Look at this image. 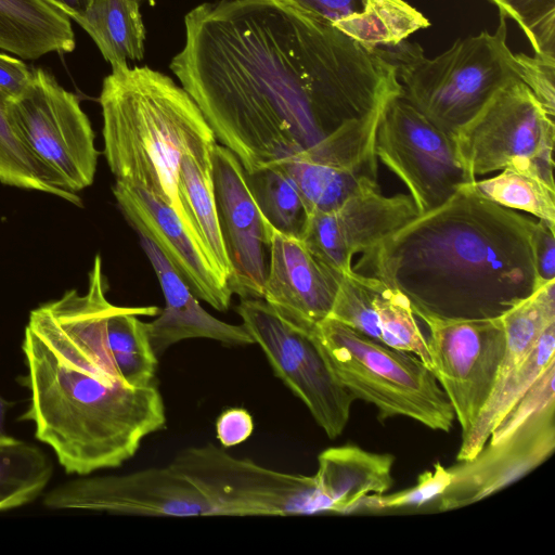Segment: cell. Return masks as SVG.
I'll return each mask as SVG.
<instances>
[{"label":"cell","mask_w":555,"mask_h":555,"mask_svg":"<svg viewBox=\"0 0 555 555\" xmlns=\"http://www.w3.org/2000/svg\"><path fill=\"white\" fill-rule=\"evenodd\" d=\"M184 30L170 69L246 173L301 152L377 177L378 125L403 94L383 48L293 0L203 2Z\"/></svg>","instance_id":"1"},{"label":"cell","mask_w":555,"mask_h":555,"mask_svg":"<svg viewBox=\"0 0 555 555\" xmlns=\"http://www.w3.org/2000/svg\"><path fill=\"white\" fill-rule=\"evenodd\" d=\"M535 220L461 185L362 253L357 272L401 291L414 314L498 317L540 285Z\"/></svg>","instance_id":"2"},{"label":"cell","mask_w":555,"mask_h":555,"mask_svg":"<svg viewBox=\"0 0 555 555\" xmlns=\"http://www.w3.org/2000/svg\"><path fill=\"white\" fill-rule=\"evenodd\" d=\"M29 405L21 420L67 474L116 468L166 425L157 382L130 387L93 360L43 305L29 314L22 343Z\"/></svg>","instance_id":"3"},{"label":"cell","mask_w":555,"mask_h":555,"mask_svg":"<svg viewBox=\"0 0 555 555\" xmlns=\"http://www.w3.org/2000/svg\"><path fill=\"white\" fill-rule=\"evenodd\" d=\"M99 102L104 156L116 182L171 207L208 254L179 178L184 155L211 154L217 144L195 101L166 74L124 64L104 78Z\"/></svg>","instance_id":"4"},{"label":"cell","mask_w":555,"mask_h":555,"mask_svg":"<svg viewBox=\"0 0 555 555\" xmlns=\"http://www.w3.org/2000/svg\"><path fill=\"white\" fill-rule=\"evenodd\" d=\"M494 33L459 38L435 57L417 42L380 47L397 67L403 96L429 121L453 134L508 81L518 78L507 46L506 16L499 12Z\"/></svg>","instance_id":"5"},{"label":"cell","mask_w":555,"mask_h":555,"mask_svg":"<svg viewBox=\"0 0 555 555\" xmlns=\"http://www.w3.org/2000/svg\"><path fill=\"white\" fill-rule=\"evenodd\" d=\"M313 335L335 377L356 400L373 404L379 422L404 416L433 430L453 428L452 404L420 358L331 318L318 323Z\"/></svg>","instance_id":"6"},{"label":"cell","mask_w":555,"mask_h":555,"mask_svg":"<svg viewBox=\"0 0 555 555\" xmlns=\"http://www.w3.org/2000/svg\"><path fill=\"white\" fill-rule=\"evenodd\" d=\"M453 139L466 183L507 167L554 182V117L518 78L501 87Z\"/></svg>","instance_id":"7"},{"label":"cell","mask_w":555,"mask_h":555,"mask_svg":"<svg viewBox=\"0 0 555 555\" xmlns=\"http://www.w3.org/2000/svg\"><path fill=\"white\" fill-rule=\"evenodd\" d=\"M169 465L198 488L217 516L324 513L313 475L267 468L211 442L179 451Z\"/></svg>","instance_id":"8"},{"label":"cell","mask_w":555,"mask_h":555,"mask_svg":"<svg viewBox=\"0 0 555 555\" xmlns=\"http://www.w3.org/2000/svg\"><path fill=\"white\" fill-rule=\"evenodd\" d=\"M236 312L276 377L335 439L348 424L353 395L335 377L313 335L279 314L263 299H241Z\"/></svg>","instance_id":"9"},{"label":"cell","mask_w":555,"mask_h":555,"mask_svg":"<svg viewBox=\"0 0 555 555\" xmlns=\"http://www.w3.org/2000/svg\"><path fill=\"white\" fill-rule=\"evenodd\" d=\"M10 106L29 150L69 191L77 194L93 183L99 157L95 135L75 93L49 72L36 68L30 85L10 100Z\"/></svg>","instance_id":"10"},{"label":"cell","mask_w":555,"mask_h":555,"mask_svg":"<svg viewBox=\"0 0 555 555\" xmlns=\"http://www.w3.org/2000/svg\"><path fill=\"white\" fill-rule=\"evenodd\" d=\"M415 315L428 328L431 372L452 404L463 436L472 428L495 384L505 350L502 320L500 315Z\"/></svg>","instance_id":"11"},{"label":"cell","mask_w":555,"mask_h":555,"mask_svg":"<svg viewBox=\"0 0 555 555\" xmlns=\"http://www.w3.org/2000/svg\"><path fill=\"white\" fill-rule=\"evenodd\" d=\"M375 154L409 190L418 215L440 206L466 183L453 134L429 121L403 94L383 114Z\"/></svg>","instance_id":"12"},{"label":"cell","mask_w":555,"mask_h":555,"mask_svg":"<svg viewBox=\"0 0 555 555\" xmlns=\"http://www.w3.org/2000/svg\"><path fill=\"white\" fill-rule=\"evenodd\" d=\"M43 505L141 516H217L215 507L169 464L121 475L80 476L49 491Z\"/></svg>","instance_id":"13"},{"label":"cell","mask_w":555,"mask_h":555,"mask_svg":"<svg viewBox=\"0 0 555 555\" xmlns=\"http://www.w3.org/2000/svg\"><path fill=\"white\" fill-rule=\"evenodd\" d=\"M216 202L231 273L228 286L241 299H262L272 227L263 218L249 190L237 157L222 144L212 156Z\"/></svg>","instance_id":"14"},{"label":"cell","mask_w":555,"mask_h":555,"mask_svg":"<svg viewBox=\"0 0 555 555\" xmlns=\"http://www.w3.org/2000/svg\"><path fill=\"white\" fill-rule=\"evenodd\" d=\"M417 215L410 196L367 190L333 210L308 215L299 238L319 259L346 274L353 270L356 254L373 248Z\"/></svg>","instance_id":"15"},{"label":"cell","mask_w":555,"mask_h":555,"mask_svg":"<svg viewBox=\"0 0 555 555\" xmlns=\"http://www.w3.org/2000/svg\"><path fill=\"white\" fill-rule=\"evenodd\" d=\"M555 404L531 416L502 442H487L470 460L448 467L451 482L436 500L438 509H456L480 501L545 462L555 449Z\"/></svg>","instance_id":"16"},{"label":"cell","mask_w":555,"mask_h":555,"mask_svg":"<svg viewBox=\"0 0 555 555\" xmlns=\"http://www.w3.org/2000/svg\"><path fill=\"white\" fill-rule=\"evenodd\" d=\"M112 190L129 223L156 245L192 293L216 310L227 311L233 294L225 278L173 209L139 188L115 182Z\"/></svg>","instance_id":"17"},{"label":"cell","mask_w":555,"mask_h":555,"mask_svg":"<svg viewBox=\"0 0 555 555\" xmlns=\"http://www.w3.org/2000/svg\"><path fill=\"white\" fill-rule=\"evenodd\" d=\"M262 299L295 325L313 331L333 307L343 274L296 236L272 228Z\"/></svg>","instance_id":"18"},{"label":"cell","mask_w":555,"mask_h":555,"mask_svg":"<svg viewBox=\"0 0 555 555\" xmlns=\"http://www.w3.org/2000/svg\"><path fill=\"white\" fill-rule=\"evenodd\" d=\"M327 318L390 348L412 353L431 369L426 337L409 298L376 276L354 269L343 274Z\"/></svg>","instance_id":"19"},{"label":"cell","mask_w":555,"mask_h":555,"mask_svg":"<svg viewBox=\"0 0 555 555\" xmlns=\"http://www.w3.org/2000/svg\"><path fill=\"white\" fill-rule=\"evenodd\" d=\"M139 235L165 298V307L157 318L146 322L149 339L157 358L172 345L190 338H208L229 346L254 344L243 324H230L208 313L156 245L145 235Z\"/></svg>","instance_id":"20"},{"label":"cell","mask_w":555,"mask_h":555,"mask_svg":"<svg viewBox=\"0 0 555 555\" xmlns=\"http://www.w3.org/2000/svg\"><path fill=\"white\" fill-rule=\"evenodd\" d=\"M393 463L392 454L356 444L323 450L313 476L324 513H350L364 496L386 493L393 483Z\"/></svg>","instance_id":"21"},{"label":"cell","mask_w":555,"mask_h":555,"mask_svg":"<svg viewBox=\"0 0 555 555\" xmlns=\"http://www.w3.org/2000/svg\"><path fill=\"white\" fill-rule=\"evenodd\" d=\"M75 46L72 20L50 0H0V50L36 60Z\"/></svg>","instance_id":"22"},{"label":"cell","mask_w":555,"mask_h":555,"mask_svg":"<svg viewBox=\"0 0 555 555\" xmlns=\"http://www.w3.org/2000/svg\"><path fill=\"white\" fill-rule=\"evenodd\" d=\"M555 362V323L539 336L526 360L504 380L493 386L472 428L462 436L457 461L473 459L487 443L502 418Z\"/></svg>","instance_id":"23"},{"label":"cell","mask_w":555,"mask_h":555,"mask_svg":"<svg viewBox=\"0 0 555 555\" xmlns=\"http://www.w3.org/2000/svg\"><path fill=\"white\" fill-rule=\"evenodd\" d=\"M140 2L91 0L87 10L73 18L112 67L144 57L146 31Z\"/></svg>","instance_id":"24"},{"label":"cell","mask_w":555,"mask_h":555,"mask_svg":"<svg viewBox=\"0 0 555 555\" xmlns=\"http://www.w3.org/2000/svg\"><path fill=\"white\" fill-rule=\"evenodd\" d=\"M0 182L56 195L75 205L77 194L29 150L13 118L10 99L0 91Z\"/></svg>","instance_id":"25"},{"label":"cell","mask_w":555,"mask_h":555,"mask_svg":"<svg viewBox=\"0 0 555 555\" xmlns=\"http://www.w3.org/2000/svg\"><path fill=\"white\" fill-rule=\"evenodd\" d=\"M269 166L278 167L295 182L308 215L333 210L354 194L379 188L375 178L334 169L299 154Z\"/></svg>","instance_id":"26"},{"label":"cell","mask_w":555,"mask_h":555,"mask_svg":"<svg viewBox=\"0 0 555 555\" xmlns=\"http://www.w3.org/2000/svg\"><path fill=\"white\" fill-rule=\"evenodd\" d=\"M211 154H186L180 162V188L199 229L205 247L228 283L231 266L221 233Z\"/></svg>","instance_id":"27"},{"label":"cell","mask_w":555,"mask_h":555,"mask_svg":"<svg viewBox=\"0 0 555 555\" xmlns=\"http://www.w3.org/2000/svg\"><path fill=\"white\" fill-rule=\"evenodd\" d=\"M52 474L53 464L39 447L0 436V513L36 500Z\"/></svg>","instance_id":"28"},{"label":"cell","mask_w":555,"mask_h":555,"mask_svg":"<svg viewBox=\"0 0 555 555\" xmlns=\"http://www.w3.org/2000/svg\"><path fill=\"white\" fill-rule=\"evenodd\" d=\"M500 318L505 331V350L495 384L508 377L526 360L541 333L555 323V281L540 285Z\"/></svg>","instance_id":"29"},{"label":"cell","mask_w":555,"mask_h":555,"mask_svg":"<svg viewBox=\"0 0 555 555\" xmlns=\"http://www.w3.org/2000/svg\"><path fill=\"white\" fill-rule=\"evenodd\" d=\"M333 25L359 43L377 48L397 46L413 33L429 27L430 23L403 0H365L361 12Z\"/></svg>","instance_id":"30"},{"label":"cell","mask_w":555,"mask_h":555,"mask_svg":"<svg viewBox=\"0 0 555 555\" xmlns=\"http://www.w3.org/2000/svg\"><path fill=\"white\" fill-rule=\"evenodd\" d=\"M462 185L498 205L528 212L555 228V183L537 171L507 167L494 177Z\"/></svg>","instance_id":"31"},{"label":"cell","mask_w":555,"mask_h":555,"mask_svg":"<svg viewBox=\"0 0 555 555\" xmlns=\"http://www.w3.org/2000/svg\"><path fill=\"white\" fill-rule=\"evenodd\" d=\"M246 180L268 223L281 233L300 237L308 212L295 182L275 166L246 173Z\"/></svg>","instance_id":"32"},{"label":"cell","mask_w":555,"mask_h":555,"mask_svg":"<svg viewBox=\"0 0 555 555\" xmlns=\"http://www.w3.org/2000/svg\"><path fill=\"white\" fill-rule=\"evenodd\" d=\"M527 36L534 54L555 57V0H490Z\"/></svg>","instance_id":"33"},{"label":"cell","mask_w":555,"mask_h":555,"mask_svg":"<svg viewBox=\"0 0 555 555\" xmlns=\"http://www.w3.org/2000/svg\"><path fill=\"white\" fill-rule=\"evenodd\" d=\"M450 482L451 475L448 467L436 462L431 470H426L418 476L415 486L391 494L366 495L360 500L356 509L379 511L418 507L436 501L447 490Z\"/></svg>","instance_id":"34"},{"label":"cell","mask_w":555,"mask_h":555,"mask_svg":"<svg viewBox=\"0 0 555 555\" xmlns=\"http://www.w3.org/2000/svg\"><path fill=\"white\" fill-rule=\"evenodd\" d=\"M555 362L551 363L527 392L502 418L487 442L495 444L508 438L531 416L555 404Z\"/></svg>","instance_id":"35"},{"label":"cell","mask_w":555,"mask_h":555,"mask_svg":"<svg viewBox=\"0 0 555 555\" xmlns=\"http://www.w3.org/2000/svg\"><path fill=\"white\" fill-rule=\"evenodd\" d=\"M519 79L531 90L551 116H555V57L516 53Z\"/></svg>","instance_id":"36"},{"label":"cell","mask_w":555,"mask_h":555,"mask_svg":"<svg viewBox=\"0 0 555 555\" xmlns=\"http://www.w3.org/2000/svg\"><path fill=\"white\" fill-rule=\"evenodd\" d=\"M555 228L537 219L532 232L534 267L541 283L555 281Z\"/></svg>","instance_id":"37"},{"label":"cell","mask_w":555,"mask_h":555,"mask_svg":"<svg viewBox=\"0 0 555 555\" xmlns=\"http://www.w3.org/2000/svg\"><path fill=\"white\" fill-rule=\"evenodd\" d=\"M254 430L249 412L243 408L224 410L216 421V436L223 448H230L246 441Z\"/></svg>","instance_id":"38"},{"label":"cell","mask_w":555,"mask_h":555,"mask_svg":"<svg viewBox=\"0 0 555 555\" xmlns=\"http://www.w3.org/2000/svg\"><path fill=\"white\" fill-rule=\"evenodd\" d=\"M33 80V70L22 60L0 52V91L10 100L21 96Z\"/></svg>","instance_id":"39"},{"label":"cell","mask_w":555,"mask_h":555,"mask_svg":"<svg viewBox=\"0 0 555 555\" xmlns=\"http://www.w3.org/2000/svg\"><path fill=\"white\" fill-rule=\"evenodd\" d=\"M312 13L335 23L363 10L365 0H293Z\"/></svg>","instance_id":"40"},{"label":"cell","mask_w":555,"mask_h":555,"mask_svg":"<svg viewBox=\"0 0 555 555\" xmlns=\"http://www.w3.org/2000/svg\"><path fill=\"white\" fill-rule=\"evenodd\" d=\"M64 11L70 20L83 13L91 0H50Z\"/></svg>","instance_id":"41"},{"label":"cell","mask_w":555,"mask_h":555,"mask_svg":"<svg viewBox=\"0 0 555 555\" xmlns=\"http://www.w3.org/2000/svg\"><path fill=\"white\" fill-rule=\"evenodd\" d=\"M11 403L4 400L0 396V436L7 435L4 430V423H5V414L7 411L10 409Z\"/></svg>","instance_id":"42"},{"label":"cell","mask_w":555,"mask_h":555,"mask_svg":"<svg viewBox=\"0 0 555 555\" xmlns=\"http://www.w3.org/2000/svg\"><path fill=\"white\" fill-rule=\"evenodd\" d=\"M144 1H147L149 3H154L155 0H144Z\"/></svg>","instance_id":"43"}]
</instances>
